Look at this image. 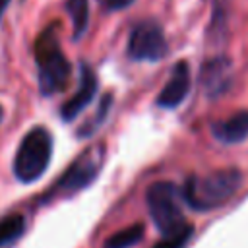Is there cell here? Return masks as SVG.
<instances>
[{"label": "cell", "instance_id": "cell-1", "mask_svg": "<svg viewBox=\"0 0 248 248\" xmlns=\"http://www.w3.org/2000/svg\"><path fill=\"white\" fill-rule=\"evenodd\" d=\"M242 172L234 167L217 169L203 176H190L180 190L182 200L196 211H211L225 205L240 188Z\"/></svg>", "mask_w": 248, "mask_h": 248}, {"label": "cell", "instance_id": "cell-2", "mask_svg": "<svg viewBox=\"0 0 248 248\" xmlns=\"http://www.w3.org/2000/svg\"><path fill=\"white\" fill-rule=\"evenodd\" d=\"M35 62L39 68V89L43 95H54L68 85L72 76V64L60 48L54 27H48L37 39Z\"/></svg>", "mask_w": 248, "mask_h": 248}, {"label": "cell", "instance_id": "cell-3", "mask_svg": "<svg viewBox=\"0 0 248 248\" xmlns=\"http://www.w3.org/2000/svg\"><path fill=\"white\" fill-rule=\"evenodd\" d=\"M50 157H52L50 132L43 126L31 128L19 141V147L14 155V165H12L14 176L23 184L39 180L46 172Z\"/></svg>", "mask_w": 248, "mask_h": 248}, {"label": "cell", "instance_id": "cell-4", "mask_svg": "<svg viewBox=\"0 0 248 248\" xmlns=\"http://www.w3.org/2000/svg\"><path fill=\"white\" fill-rule=\"evenodd\" d=\"M180 200H182V194L172 182L161 180L147 188V196H145L147 209L155 227L163 236L176 234L190 227L184 219Z\"/></svg>", "mask_w": 248, "mask_h": 248}, {"label": "cell", "instance_id": "cell-5", "mask_svg": "<svg viewBox=\"0 0 248 248\" xmlns=\"http://www.w3.org/2000/svg\"><path fill=\"white\" fill-rule=\"evenodd\" d=\"M103 161H105L103 145H95V147H89L83 153H79V157H76L72 161V165L58 176V180L54 182V186L48 192V198L50 196H68V194H76V192L87 188L101 172Z\"/></svg>", "mask_w": 248, "mask_h": 248}, {"label": "cell", "instance_id": "cell-6", "mask_svg": "<svg viewBox=\"0 0 248 248\" xmlns=\"http://www.w3.org/2000/svg\"><path fill=\"white\" fill-rule=\"evenodd\" d=\"M126 50L136 62H157L167 56L169 45L157 21H140L130 33Z\"/></svg>", "mask_w": 248, "mask_h": 248}, {"label": "cell", "instance_id": "cell-7", "mask_svg": "<svg viewBox=\"0 0 248 248\" xmlns=\"http://www.w3.org/2000/svg\"><path fill=\"white\" fill-rule=\"evenodd\" d=\"M200 83H202L205 97L209 99H217L225 95L232 83V62L223 54L211 56L209 60L202 64Z\"/></svg>", "mask_w": 248, "mask_h": 248}, {"label": "cell", "instance_id": "cell-8", "mask_svg": "<svg viewBox=\"0 0 248 248\" xmlns=\"http://www.w3.org/2000/svg\"><path fill=\"white\" fill-rule=\"evenodd\" d=\"M97 85H99V81H97L95 72L91 70V66H87L83 62L81 68H79V85H78V91L62 105L60 118L66 120V122H72L79 112H83L91 105V101L95 99Z\"/></svg>", "mask_w": 248, "mask_h": 248}, {"label": "cell", "instance_id": "cell-9", "mask_svg": "<svg viewBox=\"0 0 248 248\" xmlns=\"http://www.w3.org/2000/svg\"><path fill=\"white\" fill-rule=\"evenodd\" d=\"M190 83H192V78H190L188 62L184 60L176 62L170 78L167 79L165 87L157 95V105L161 108H176L190 93Z\"/></svg>", "mask_w": 248, "mask_h": 248}, {"label": "cell", "instance_id": "cell-10", "mask_svg": "<svg viewBox=\"0 0 248 248\" xmlns=\"http://www.w3.org/2000/svg\"><path fill=\"white\" fill-rule=\"evenodd\" d=\"M211 134L227 145L240 143L248 138V110H238L229 118L217 120L211 124Z\"/></svg>", "mask_w": 248, "mask_h": 248}, {"label": "cell", "instance_id": "cell-11", "mask_svg": "<svg viewBox=\"0 0 248 248\" xmlns=\"http://www.w3.org/2000/svg\"><path fill=\"white\" fill-rule=\"evenodd\" d=\"M25 231V217L21 213H10L0 217V248L16 242Z\"/></svg>", "mask_w": 248, "mask_h": 248}, {"label": "cell", "instance_id": "cell-12", "mask_svg": "<svg viewBox=\"0 0 248 248\" xmlns=\"http://www.w3.org/2000/svg\"><path fill=\"white\" fill-rule=\"evenodd\" d=\"M66 12L72 17L74 39H79L89 23V0H66Z\"/></svg>", "mask_w": 248, "mask_h": 248}, {"label": "cell", "instance_id": "cell-13", "mask_svg": "<svg viewBox=\"0 0 248 248\" xmlns=\"http://www.w3.org/2000/svg\"><path fill=\"white\" fill-rule=\"evenodd\" d=\"M143 232H145L143 225L136 223V225H132L128 229H122V231L114 232L112 236H108L107 242H105V248H132L143 238Z\"/></svg>", "mask_w": 248, "mask_h": 248}, {"label": "cell", "instance_id": "cell-14", "mask_svg": "<svg viewBox=\"0 0 248 248\" xmlns=\"http://www.w3.org/2000/svg\"><path fill=\"white\" fill-rule=\"evenodd\" d=\"M227 29V0H213V16L209 31L213 37H223Z\"/></svg>", "mask_w": 248, "mask_h": 248}, {"label": "cell", "instance_id": "cell-15", "mask_svg": "<svg viewBox=\"0 0 248 248\" xmlns=\"http://www.w3.org/2000/svg\"><path fill=\"white\" fill-rule=\"evenodd\" d=\"M110 105H112V97H110V95H105V97H103V101H101V107H99V110H97V114H95V118L79 130V136H81V138H85V136H91V134H93V130H95V128H97V126L107 118V112L110 110Z\"/></svg>", "mask_w": 248, "mask_h": 248}, {"label": "cell", "instance_id": "cell-16", "mask_svg": "<svg viewBox=\"0 0 248 248\" xmlns=\"http://www.w3.org/2000/svg\"><path fill=\"white\" fill-rule=\"evenodd\" d=\"M190 236H192V227H188V229H184V231H180V232H176V234L165 236V238H163L161 242H157L153 248H184V246L188 244Z\"/></svg>", "mask_w": 248, "mask_h": 248}, {"label": "cell", "instance_id": "cell-17", "mask_svg": "<svg viewBox=\"0 0 248 248\" xmlns=\"http://www.w3.org/2000/svg\"><path fill=\"white\" fill-rule=\"evenodd\" d=\"M101 8L108 10V12H120V10H126L130 8L136 0H97Z\"/></svg>", "mask_w": 248, "mask_h": 248}, {"label": "cell", "instance_id": "cell-18", "mask_svg": "<svg viewBox=\"0 0 248 248\" xmlns=\"http://www.w3.org/2000/svg\"><path fill=\"white\" fill-rule=\"evenodd\" d=\"M10 2H12V0H0V19H2V16H4L6 8L10 6Z\"/></svg>", "mask_w": 248, "mask_h": 248}, {"label": "cell", "instance_id": "cell-19", "mask_svg": "<svg viewBox=\"0 0 248 248\" xmlns=\"http://www.w3.org/2000/svg\"><path fill=\"white\" fill-rule=\"evenodd\" d=\"M0 122H2V107H0Z\"/></svg>", "mask_w": 248, "mask_h": 248}]
</instances>
